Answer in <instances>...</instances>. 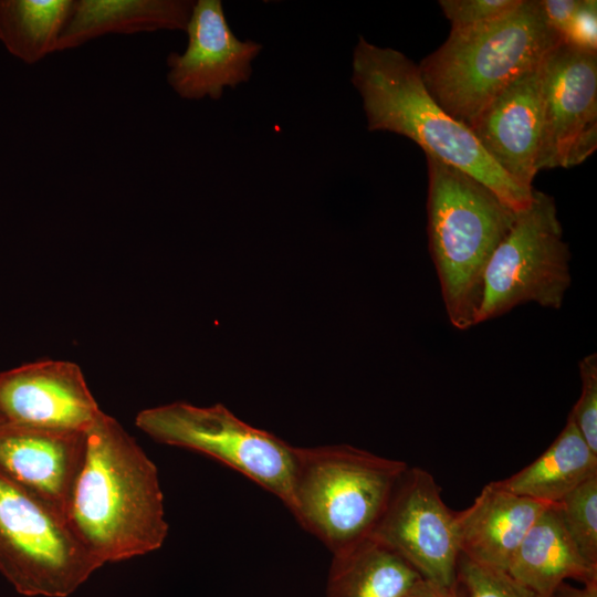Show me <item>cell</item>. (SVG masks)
<instances>
[{
	"label": "cell",
	"instance_id": "cell-18",
	"mask_svg": "<svg viewBox=\"0 0 597 597\" xmlns=\"http://www.w3.org/2000/svg\"><path fill=\"white\" fill-rule=\"evenodd\" d=\"M332 555L326 597H408L422 580L401 556L373 535Z\"/></svg>",
	"mask_w": 597,
	"mask_h": 597
},
{
	"label": "cell",
	"instance_id": "cell-19",
	"mask_svg": "<svg viewBox=\"0 0 597 597\" xmlns=\"http://www.w3.org/2000/svg\"><path fill=\"white\" fill-rule=\"evenodd\" d=\"M593 476H597V453L567 418L557 438L538 458L498 482L515 494L554 504Z\"/></svg>",
	"mask_w": 597,
	"mask_h": 597
},
{
	"label": "cell",
	"instance_id": "cell-15",
	"mask_svg": "<svg viewBox=\"0 0 597 597\" xmlns=\"http://www.w3.org/2000/svg\"><path fill=\"white\" fill-rule=\"evenodd\" d=\"M549 505L515 494L498 481L485 484L470 506L455 512L460 555L507 570L527 531Z\"/></svg>",
	"mask_w": 597,
	"mask_h": 597
},
{
	"label": "cell",
	"instance_id": "cell-20",
	"mask_svg": "<svg viewBox=\"0 0 597 597\" xmlns=\"http://www.w3.org/2000/svg\"><path fill=\"white\" fill-rule=\"evenodd\" d=\"M73 0H0V42L10 54L34 64L55 52Z\"/></svg>",
	"mask_w": 597,
	"mask_h": 597
},
{
	"label": "cell",
	"instance_id": "cell-2",
	"mask_svg": "<svg viewBox=\"0 0 597 597\" xmlns=\"http://www.w3.org/2000/svg\"><path fill=\"white\" fill-rule=\"evenodd\" d=\"M350 80L362 97L370 132H390L411 139L427 156L482 182L516 212L530 205L534 188L516 184L495 164L471 129L434 101L419 66L404 53L359 36Z\"/></svg>",
	"mask_w": 597,
	"mask_h": 597
},
{
	"label": "cell",
	"instance_id": "cell-27",
	"mask_svg": "<svg viewBox=\"0 0 597 597\" xmlns=\"http://www.w3.org/2000/svg\"><path fill=\"white\" fill-rule=\"evenodd\" d=\"M549 597H597V582L575 587L566 582L562 583Z\"/></svg>",
	"mask_w": 597,
	"mask_h": 597
},
{
	"label": "cell",
	"instance_id": "cell-24",
	"mask_svg": "<svg viewBox=\"0 0 597 597\" xmlns=\"http://www.w3.org/2000/svg\"><path fill=\"white\" fill-rule=\"evenodd\" d=\"M522 0H440L451 30H464L496 21L514 11Z\"/></svg>",
	"mask_w": 597,
	"mask_h": 597
},
{
	"label": "cell",
	"instance_id": "cell-6",
	"mask_svg": "<svg viewBox=\"0 0 597 597\" xmlns=\"http://www.w3.org/2000/svg\"><path fill=\"white\" fill-rule=\"evenodd\" d=\"M136 426L154 440L209 455L274 494L291 511L295 447L221 404L176 401L142 410Z\"/></svg>",
	"mask_w": 597,
	"mask_h": 597
},
{
	"label": "cell",
	"instance_id": "cell-4",
	"mask_svg": "<svg viewBox=\"0 0 597 597\" xmlns=\"http://www.w3.org/2000/svg\"><path fill=\"white\" fill-rule=\"evenodd\" d=\"M562 39L546 22L540 0H522L491 23L450 30L444 43L418 65L430 95L468 128L509 84L541 65Z\"/></svg>",
	"mask_w": 597,
	"mask_h": 597
},
{
	"label": "cell",
	"instance_id": "cell-9",
	"mask_svg": "<svg viewBox=\"0 0 597 597\" xmlns=\"http://www.w3.org/2000/svg\"><path fill=\"white\" fill-rule=\"evenodd\" d=\"M401 556L422 579L453 588L460 557L455 511L441 496L434 476L408 467L371 534Z\"/></svg>",
	"mask_w": 597,
	"mask_h": 597
},
{
	"label": "cell",
	"instance_id": "cell-13",
	"mask_svg": "<svg viewBox=\"0 0 597 597\" xmlns=\"http://www.w3.org/2000/svg\"><path fill=\"white\" fill-rule=\"evenodd\" d=\"M86 433L0 423V474L65 517Z\"/></svg>",
	"mask_w": 597,
	"mask_h": 597
},
{
	"label": "cell",
	"instance_id": "cell-1",
	"mask_svg": "<svg viewBox=\"0 0 597 597\" xmlns=\"http://www.w3.org/2000/svg\"><path fill=\"white\" fill-rule=\"evenodd\" d=\"M85 433V459L65 513L72 531L102 565L157 551L169 531L157 467L103 411Z\"/></svg>",
	"mask_w": 597,
	"mask_h": 597
},
{
	"label": "cell",
	"instance_id": "cell-28",
	"mask_svg": "<svg viewBox=\"0 0 597 597\" xmlns=\"http://www.w3.org/2000/svg\"><path fill=\"white\" fill-rule=\"evenodd\" d=\"M408 597H457L453 588H447L422 579Z\"/></svg>",
	"mask_w": 597,
	"mask_h": 597
},
{
	"label": "cell",
	"instance_id": "cell-26",
	"mask_svg": "<svg viewBox=\"0 0 597 597\" xmlns=\"http://www.w3.org/2000/svg\"><path fill=\"white\" fill-rule=\"evenodd\" d=\"M579 3L580 0H540L546 22L559 34L561 39Z\"/></svg>",
	"mask_w": 597,
	"mask_h": 597
},
{
	"label": "cell",
	"instance_id": "cell-16",
	"mask_svg": "<svg viewBox=\"0 0 597 597\" xmlns=\"http://www.w3.org/2000/svg\"><path fill=\"white\" fill-rule=\"evenodd\" d=\"M541 597H549L567 579L597 582V565L578 551L562 522L557 503L534 522L514 553L507 570Z\"/></svg>",
	"mask_w": 597,
	"mask_h": 597
},
{
	"label": "cell",
	"instance_id": "cell-23",
	"mask_svg": "<svg viewBox=\"0 0 597 597\" xmlns=\"http://www.w3.org/2000/svg\"><path fill=\"white\" fill-rule=\"evenodd\" d=\"M582 381L580 396L568 417L579 433L597 453V355L596 353L580 359L578 364Z\"/></svg>",
	"mask_w": 597,
	"mask_h": 597
},
{
	"label": "cell",
	"instance_id": "cell-8",
	"mask_svg": "<svg viewBox=\"0 0 597 597\" xmlns=\"http://www.w3.org/2000/svg\"><path fill=\"white\" fill-rule=\"evenodd\" d=\"M102 566L62 514L0 474V573L20 595L67 597Z\"/></svg>",
	"mask_w": 597,
	"mask_h": 597
},
{
	"label": "cell",
	"instance_id": "cell-10",
	"mask_svg": "<svg viewBox=\"0 0 597 597\" xmlns=\"http://www.w3.org/2000/svg\"><path fill=\"white\" fill-rule=\"evenodd\" d=\"M537 169L569 168L597 148V53L559 42L541 64Z\"/></svg>",
	"mask_w": 597,
	"mask_h": 597
},
{
	"label": "cell",
	"instance_id": "cell-3",
	"mask_svg": "<svg viewBox=\"0 0 597 597\" xmlns=\"http://www.w3.org/2000/svg\"><path fill=\"white\" fill-rule=\"evenodd\" d=\"M429 250L450 324L475 325L483 277L516 211L467 172L427 156Z\"/></svg>",
	"mask_w": 597,
	"mask_h": 597
},
{
	"label": "cell",
	"instance_id": "cell-14",
	"mask_svg": "<svg viewBox=\"0 0 597 597\" xmlns=\"http://www.w3.org/2000/svg\"><path fill=\"white\" fill-rule=\"evenodd\" d=\"M541 82L540 65L501 91L470 126L495 164L528 189L534 188L538 172L543 126Z\"/></svg>",
	"mask_w": 597,
	"mask_h": 597
},
{
	"label": "cell",
	"instance_id": "cell-25",
	"mask_svg": "<svg viewBox=\"0 0 597 597\" xmlns=\"http://www.w3.org/2000/svg\"><path fill=\"white\" fill-rule=\"evenodd\" d=\"M562 42L587 52L597 53V2L580 0Z\"/></svg>",
	"mask_w": 597,
	"mask_h": 597
},
{
	"label": "cell",
	"instance_id": "cell-5",
	"mask_svg": "<svg viewBox=\"0 0 597 597\" xmlns=\"http://www.w3.org/2000/svg\"><path fill=\"white\" fill-rule=\"evenodd\" d=\"M408 467L349 444L295 447L290 512L336 553L374 533Z\"/></svg>",
	"mask_w": 597,
	"mask_h": 597
},
{
	"label": "cell",
	"instance_id": "cell-21",
	"mask_svg": "<svg viewBox=\"0 0 597 597\" xmlns=\"http://www.w3.org/2000/svg\"><path fill=\"white\" fill-rule=\"evenodd\" d=\"M562 522L580 554L597 565V476L557 503Z\"/></svg>",
	"mask_w": 597,
	"mask_h": 597
},
{
	"label": "cell",
	"instance_id": "cell-11",
	"mask_svg": "<svg viewBox=\"0 0 597 597\" xmlns=\"http://www.w3.org/2000/svg\"><path fill=\"white\" fill-rule=\"evenodd\" d=\"M101 412L75 363L38 360L0 373V417L6 423L86 432Z\"/></svg>",
	"mask_w": 597,
	"mask_h": 597
},
{
	"label": "cell",
	"instance_id": "cell-22",
	"mask_svg": "<svg viewBox=\"0 0 597 597\" xmlns=\"http://www.w3.org/2000/svg\"><path fill=\"white\" fill-rule=\"evenodd\" d=\"M453 590L457 597H541L506 570L480 565L462 555Z\"/></svg>",
	"mask_w": 597,
	"mask_h": 597
},
{
	"label": "cell",
	"instance_id": "cell-17",
	"mask_svg": "<svg viewBox=\"0 0 597 597\" xmlns=\"http://www.w3.org/2000/svg\"><path fill=\"white\" fill-rule=\"evenodd\" d=\"M189 0H77L56 51L77 48L106 34L158 30L185 31L192 11Z\"/></svg>",
	"mask_w": 597,
	"mask_h": 597
},
{
	"label": "cell",
	"instance_id": "cell-12",
	"mask_svg": "<svg viewBox=\"0 0 597 597\" xmlns=\"http://www.w3.org/2000/svg\"><path fill=\"white\" fill-rule=\"evenodd\" d=\"M185 31L184 53L167 56V82L181 98L219 100L224 87L249 81L262 45L234 35L220 0L196 1Z\"/></svg>",
	"mask_w": 597,
	"mask_h": 597
},
{
	"label": "cell",
	"instance_id": "cell-29",
	"mask_svg": "<svg viewBox=\"0 0 597 597\" xmlns=\"http://www.w3.org/2000/svg\"><path fill=\"white\" fill-rule=\"evenodd\" d=\"M2 422H3V420H2L1 417H0V423H2Z\"/></svg>",
	"mask_w": 597,
	"mask_h": 597
},
{
	"label": "cell",
	"instance_id": "cell-7",
	"mask_svg": "<svg viewBox=\"0 0 597 597\" xmlns=\"http://www.w3.org/2000/svg\"><path fill=\"white\" fill-rule=\"evenodd\" d=\"M569 261L555 200L534 189L490 258L475 325L526 303L559 310L572 282Z\"/></svg>",
	"mask_w": 597,
	"mask_h": 597
}]
</instances>
